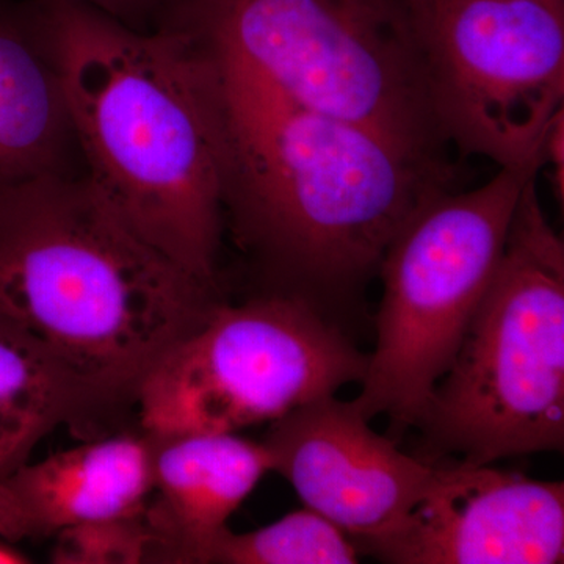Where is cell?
<instances>
[{"label":"cell","instance_id":"1","mask_svg":"<svg viewBox=\"0 0 564 564\" xmlns=\"http://www.w3.org/2000/svg\"><path fill=\"white\" fill-rule=\"evenodd\" d=\"M193 57L220 144L225 223L263 291L318 310L358 291L425 192L444 184L440 163Z\"/></svg>","mask_w":564,"mask_h":564},{"label":"cell","instance_id":"2","mask_svg":"<svg viewBox=\"0 0 564 564\" xmlns=\"http://www.w3.org/2000/svg\"><path fill=\"white\" fill-rule=\"evenodd\" d=\"M223 299L135 236L87 174L0 187V323L122 421Z\"/></svg>","mask_w":564,"mask_h":564},{"label":"cell","instance_id":"3","mask_svg":"<svg viewBox=\"0 0 564 564\" xmlns=\"http://www.w3.org/2000/svg\"><path fill=\"white\" fill-rule=\"evenodd\" d=\"M46 7L85 172L135 236L220 288L225 234L217 128L180 33L140 32L101 11Z\"/></svg>","mask_w":564,"mask_h":564},{"label":"cell","instance_id":"4","mask_svg":"<svg viewBox=\"0 0 564 564\" xmlns=\"http://www.w3.org/2000/svg\"><path fill=\"white\" fill-rule=\"evenodd\" d=\"M159 29L220 73L437 161L402 0H172Z\"/></svg>","mask_w":564,"mask_h":564},{"label":"cell","instance_id":"5","mask_svg":"<svg viewBox=\"0 0 564 564\" xmlns=\"http://www.w3.org/2000/svg\"><path fill=\"white\" fill-rule=\"evenodd\" d=\"M429 454L494 464L564 445V243L536 176L516 206L499 265L462 347L426 403Z\"/></svg>","mask_w":564,"mask_h":564},{"label":"cell","instance_id":"6","mask_svg":"<svg viewBox=\"0 0 564 564\" xmlns=\"http://www.w3.org/2000/svg\"><path fill=\"white\" fill-rule=\"evenodd\" d=\"M540 166L500 169L470 192H425L384 252L377 345L355 400L392 434L421 421L434 386L462 347L502 256L516 206Z\"/></svg>","mask_w":564,"mask_h":564},{"label":"cell","instance_id":"7","mask_svg":"<svg viewBox=\"0 0 564 564\" xmlns=\"http://www.w3.org/2000/svg\"><path fill=\"white\" fill-rule=\"evenodd\" d=\"M367 362L302 296L223 299L144 378L137 425L155 437L237 433L361 383Z\"/></svg>","mask_w":564,"mask_h":564},{"label":"cell","instance_id":"8","mask_svg":"<svg viewBox=\"0 0 564 564\" xmlns=\"http://www.w3.org/2000/svg\"><path fill=\"white\" fill-rule=\"evenodd\" d=\"M437 132L500 169L543 166L564 107V0H402Z\"/></svg>","mask_w":564,"mask_h":564},{"label":"cell","instance_id":"9","mask_svg":"<svg viewBox=\"0 0 564 564\" xmlns=\"http://www.w3.org/2000/svg\"><path fill=\"white\" fill-rule=\"evenodd\" d=\"M355 545L392 564L563 563L564 485L492 464H436L410 513Z\"/></svg>","mask_w":564,"mask_h":564},{"label":"cell","instance_id":"10","mask_svg":"<svg viewBox=\"0 0 564 564\" xmlns=\"http://www.w3.org/2000/svg\"><path fill=\"white\" fill-rule=\"evenodd\" d=\"M272 473L352 543L391 530L436 475V464L404 454L375 432L352 402L322 397L270 423L262 440Z\"/></svg>","mask_w":564,"mask_h":564},{"label":"cell","instance_id":"11","mask_svg":"<svg viewBox=\"0 0 564 564\" xmlns=\"http://www.w3.org/2000/svg\"><path fill=\"white\" fill-rule=\"evenodd\" d=\"M154 478V440L128 426L0 477V538L13 544L141 514Z\"/></svg>","mask_w":564,"mask_h":564},{"label":"cell","instance_id":"12","mask_svg":"<svg viewBox=\"0 0 564 564\" xmlns=\"http://www.w3.org/2000/svg\"><path fill=\"white\" fill-rule=\"evenodd\" d=\"M85 172L46 7L0 0V187Z\"/></svg>","mask_w":564,"mask_h":564},{"label":"cell","instance_id":"13","mask_svg":"<svg viewBox=\"0 0 564 564\" xmlns=\"http://www.w3.org/2000/svg\"><path fill=\"white\" fill-rule=\"evenodd\" d=\"M151 436V434H150ZM154 478L144 522L148 563L196 564L240 505L272 473L265 445L237 433L155 437Z\"/></svg>","mask_w":564,"mask_h":564},{"label":"cell","instance_id":"14","mask_svg":"<svg viewBox=\"0 0 564 564\" xmlns=\"http://www.w3.org/2000/svg\"><path fill=\"white\" fill-rule=\"evenodd\" d=\"M62 426L93 440L132 423L0 323V477L31 462L36 445Z\"/></svg>","mask_w":564,"mask_h":564},{"label":"cell","instance_id":"15","mask_svg":"<svg viewBox=\"0 0 564 564\" xmlns=\"http://www.w3.org/2000/svg\"><path fill=\"white\" fill-rule=\"evenodd\" d=\"M359 556L347 533L304 507L252 532L234 533L228 527L196 564H355Z\"/></svg>","mask_w":564,"mask_h":564},{"label":"cell","instance_id":"16","mask_svg":"<svg viewBox=\"0 0 564 564\" xmlns=\"http://www.w3.org/2000/svg\"><path fill=\"white\" fill-rule=\"evenodd\" d=\"M144 513V511H143ZM122 516L87 522L55 534L51 562L55 564L148 563L151 533L144 516Z\"/></svg>","mask_w":564,"mask_h":564},{"label":"cell","instance_id":"17","mask_svg":"<svg viewBox=\"0 0 564 564\" xmlns=\"http://www.w3.org/2000/svg\"><path fill=\"white\" fill-rule=\"evenodd\" d=\"M90 7L140 32L158 31L172 0H61Z\"/></svg>","mask_w":564,"mask_h":564},{"label":"cell","instance_id":"18","mask_svg":"<svg viewBox=\"0 0 564 564\" xmlns=\"http://www.w3.org/2000/svg\"><path fill=\"white\" fill-rule=\"evenodd\" d=\"M541 159L543 166L552 169V184L556 198L563 204L564 195V107L556 111L549 124L547 131L541 144Z\"/></svg>","mask_w":564,"mask_h":564},{"label":"cell","instance_id":"19","mask_svg":"<svg viewBox=\"0 0 564 564\" xmlns=\"http://www.w3.org/2000/svg\"><path fill=\"white\" fill-rule=\"evenodd\" d=\"M31 562L32 560L20 551L17 544L0 538V564H25Z\"/></svg>","mask_w":564,"mask_h":564}]
</instances>
